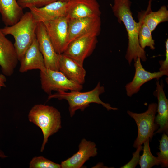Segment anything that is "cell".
Instances as JSON below:
<instances>
[{"label":"cell","instance_id":"15","mask_svg":"<svg viewBox=\"0 0 168 168\" xmlns=\"http://www.w3.org/2000/svg\"><path fill=\"white\" fill-rule=\"evenodd\" d=\"M67 2L58 1L48 4L41 7L30 8L37 23H44L66 16Z\"/></svg>","mask_w":168,"mask_h":168},{"label":"cell","instance_id":"9","mask_svg":"<svg viewBox=\"0 0 168 168\" xmlns=\"http://www.w3.org/2000/svg\"><path fill=\"white\" fill-rule=\"evenodd\" d=\"M36 35L40 50L46 68L59 71L60 54L56 52L43 23H38Z\"/></svg>","mask_w":168,"mask_h":168},{"label":"cell","instance_id":"26","mask_svg":"<svg viewBox=\"0 0 168 168\" xmlns=\"http://www.w3.org/2000/svg\"><path fill=\"white\" fill-rule=\"evenodd\" d=\"M143 147L140 145L136 148V151L133 153V157L128 163L120 167V168H135L139 163L140 159V153L142 150Z\"/></svg>","mask_w":168,"mask_h":168},{"label":"cell","instance_id":"4","mask_svg":"<svg viewBox=\"0 0 168 168\" xmlns=\"http://www.w3.org/2000/svg\"><path fill=\"white\" fill-rule=\"evenodd\" d=\"M28 118L30 122L40 128L42 131L43 140L40 149L42 152L49 137L62 128L60 113L53 106L38 104L34 105L30 110Z\"/></svg>","mask_w":168,"mask_h":168},{"label":"cell","instance_id":"23","mask_svg":"<svg viewBox=\"0 0 168 168\" xmlns=\"http://www.w3.org/2000/svg\"><path fill=\"white\" fill-rule=\"evenodd\" d=\"M159 152L156 153L157 158L160 165L163 168L168 167V135L163 133L161 139L159 140Z\"/></svg>","mask_w":168,"mask_h":168},{"label":"cell","instance_id":"29","mask_svg":"<svg viewBox=\"0 0 168 168\" xmlns=\"http://www.w3.org/2000/svg\"><path fill=\"white\" fill-rule=\"evenodd\" d=\"M7 157V156L3 152L0 150V158H4Z\"/></svg>","mask_w":168,"mask_h":168},{"label":"cell","instance_id":"22","mask_svg":"<svg viewBox=\"0 0 168 168\" xmlns=\"http://www.w3.org/2000/svg\"><path fill=\"white\" fill-rule=\"evenodd\" d=\"M150 141L148 139L143 143V153L140 156L139 162L141 168H151L154 166L160 165L157 157L153 156L151 153L149 146Z\"/></svg>","mask_w":168,"mask_h":168},{"label":"cell","instance_id":"17","mask_svg":"<svg viewBox=\"0 0 168 168\" xmlns=\"http://www.w3.org/2000/svg\"><path fill=\"white\" fill-rule=\"evenodd\" d=\"M19 61L20 65L19 71L21 73L33 69H38L41 71L46 68L44 58L39 49L36 38Z\"/></svg>","mask_w":168,"mask_h":168},{"label":"cell","instance_id":"5","mask_svg":"<svg viewBox=\"0 0 168 168\" xmlns=\"http://www.w3.org/2000/svg\"><path fill=\"white\" fill-rule=\"evenodd\" d=\"M157 104L152 103L148 105L145 112L138 113L127 111L128 114L135 121L137 126L138 134L134 141L133 147L136 148L147 140H151L159 126L155 121Z\"/></svg>","mask_w":168,"mask_h":168},{"label":"cell","instance_id":"18","mask_svg":"<svg viewBox=\"0 0 168 168\" xmlns=\"http://www.w3.org/2000/svg\"><path fill=\"white\" fill-rule=\"evenodd\" d=\"M59 71L68 79L82 85L85 82L86 72L82 66L70 58L60 54Z\"/></svg>","mask_w":168,"mask_h":168},{"label":"cell","instance_id":"16","mask_svg":"<svg viewBox=\"0 0 168 168\" xmlns=\"http://www.w3.org/2000/svg\"><path fill=\"white\" fill-rule=\"evenodd\" d=\"M156 81V87L154 92V95L158 99V103L155 116V121L159 126L158 129L154 133H168V100L164 91V84L162 81L159 82L158 79Z\"/></svg>","mask_w":168,"mask_h":168},{"label":"cell","instance_id":"3","mask_svg":"<svg viewBox=\"0 0 168 168\" xmlns=\"http://www.w3.org/2000/svg\"><path fill=\"white\" fill-rule=\"evenodd\" d=\"M105 91V88L101 86L98 82L95 87L92 90L86 92H81L80 91H70L69 92L59 91L54 94L49 95L48 100L56 98L59 100H65L68 102V110L71 117L75 114L78 110L82 111L89 106L91 103L101 105L108 110H117L118 109L111 106L108 103L103 102L100 99V95Z\"/></svg>","mask_w":168,"mask_h":168},{"label":"cell","instance_id":"2","mask_svg":"<svg viewBox=\"0 0 168 168\" xmlns=\"http://www.w3.org/2000/svg\"><path fill=\"white\" fill-rule=\"evenodd\" d=\"M37 23L30 11L24 13L20 20L14 24L6 26L1 28L5 35H11L14 38V45L19 61L21 59L36 38Z\"/></svg>","mask_w":168,"mask_h":168},{"label":"cell","instance_id":"12","mask_svg":"<svg viewBox=\"0 0 168 168\" xmlns=\"http://www.w3.org/2000/svg\"><path fill=\"white\" fill-rule=\"evenodd\" d=\"M0 28V67L2 74L10 76L19 61L14 44L6 37Z\"/></svg>","mask_w":168,"mask_h":168},{"label":"cell","instance_id":"11","mask_svg":"<svg viewBox=\"0 0 168 168\" xmlns=\"http://www.w3.org/2000/svg\"><path fill=\"white\" fill-rule=\"evenodd\" d=\"M96 0H71L67 2L66 16L69 20L100 17Z\"/></svg>","mask_w":168,"mask_h":168},{"label":"cell","instance_id":"24","mask_svg":"<svg viewBox=\"0 0 168 168\" xmlns=\"http://www.w3.org/2000/svg\"><path fill=\"white\" fill-rule=\"evenodd\" d=\"M30 168H60V164L55 163L42 156H35L30 161Z\"/></svg>","mask_w":168,"mask_h":168},{"label":"cell","instance_id":"28","mask_svg":"<svg viewBox=\"0 0 168 168\" xmlns=\"http://www.w3.org/2000/svg\"><path fill=\"white\" fill-rule=\"evenodd\" d=\"M3 74H0V90L3 87H6V78Z\"/></svg>","mask_w":168,"mask_h":168},{"label":"cell","instance_id":"6","mask_svg":"<svg viewBox=\"0 0 168 168\" xmlns=\"http://www.w3.org/2000/svg\"><path fill=\"white\" fill-rule=\"evenodd\" d=\"M40 80L42 90L49 95L53 91H81L83 85L68 79L63 73L46 68L40 71Z\"/></svg>","mask_w":168,"mask_h":168},{"label":"cell","instance_id":"7","mask_svg":"<svg viewBox=\"0 0 168 168\" xmlns=\"http://www.w3.org/2000/svg\"><path fill=\"white\" fill-rule=\"evenodd\" d=\"M97 41V36L95 35H82L71 41L62 54L83 66L84 60L92 54Z\"/></svg>","mask_w":168,"mask_h":168},{"label":"cell","instance_id":"19","mask_svg":"<svg viewBox=\"0 0 168 168\" xmlns=\"http://www.w3.org/2000/svg\"><path fill=\"white\" fill-rule=\"evenodd\" d=\"M152 0H149L146 11L139 12L138 14L139 21L144 23L152 32L157 25L168 21V10L166 6H162L158 10L152 12L151 6Z\"/></svg>","mask_w":168,"mask_h":168},{"label":"cell","instance_id":"1","mask_svg":"<svg viewBox=\"0 0 168 168\" xmlns=\"http://www.w3.org/2000/svg\"><path fill=\"white\" fill-rule=\"evenodd\" d=\"M130 0H114L112 10L119 22H122L126 28L128 37V45L125 58L129 65L139 58L145 62L147 58L144 49L140 47L138 41L139 23L133 19L130 9Z\"/></svg>","mask_w":168,"mask_h":168},{"label":"cell","instance_id":"14","mask_svg":"<svg viewBox=\"0 0 168 168\" xmlns=\"http://www.w3.org/2000/svg\"><path fill=\"white\" fill-rule=\"evenodd\" d=\"M96 145L93 142L82 139L78 146L79 150L72 156L62 161V168H80L91 157L97 154Z\"/></svg>","mask_w":168,"mask_h":168},{"label":"cell","instance_id":"27","mask_svg":"<svg viewBox=\"0 0 168 168\" xmlns=\"http://www.w3.org/2000/svg\"><path fill=\"white\" fill-rule=\"evenodd\" d=\"M166 48V58L164 60L159 61L160 65L159 71L168 70V39H167L165 42Z\"/></svg>","mask_w":168,"mask_h":168},{"label":"cell","instance_id":"10","mask_svg":"<svg viewBox=\"0 0 168 168\" xmlns=\"http://www.w3.org/2000/svg\"><path fill=\"white\" fill-rule=\"evenodd\" d=\"M100 17L69 20L68 44L76 38L87 34L98 36L101 29Z\"/></svg>","mask_w":168,"mask_h":168},{"label":"cell","instance_id":"20","mask_svg":"<svg viewBox=\"0 0 168 168\" xmlns=\"http://www.w3.org/2000/svg\"><path fill=\"white\" fill-rule=\"evenodd\" d=\"M24 14L16 0H0V14L6 26L16 23Z\"/></svg>","mask_w":168,"mask_h":168},{"label":"cell","instance_id":"8","mask_svg":"<svg viewBox=\"0 0 168 168\" xmlns=\"http://www.w3.org/2000/svg\"><path fill=\"white\" fill-rule=\"evenodd\" d=\"M69 22L68 19L63 16L43 23L54 47L58 54H63L68 44Z\"/></svg>","mask_w":168,"mask_h":168},{"label":"cell","instance_id":"13","mask_svg":"<svg viewBox=\"0 0 168 168\" xmlns=\"http://www.w3.org/2000/svg\"><path fill=\"white\" fill-rule=\"evenodd\" d=\"M141 60L138 58L134 62V76L132 81L125 86L126 94L128 97H131L137 93L141 86L148 81L154 79H158L163 76L168 75V70L159 71L154 72L146 71L142 66Z\"/></svg>","mask_w":168,"mask_h":168},{"label":"cell","instance_id":"21","mask_svg":"<svg viewBox=\"0 0 168 168\" xmlns=\"http://www.w3.org/2000/svg\"><path fill=\"white\" fill-rule=\"evenodd\" d=\"M138 33V38L139 45L143 49L146 47H149L152 50L155 49V41L152 39V32L144 23L140 21Z\"/></svg>","mask_w":168,"mask_h":168},{"label":"cell","instance_id":"25","mask_svg":"<svg viewBox=\"0 0 168 168\" xmlns=\"http://www.w3.org/2000/svg\"><path fill=\"white\" fill-rule=\"evenodd\" d=\"M19 6L23 9L32 7H41L56 1L68 2L71 0H16Z\"/></svg>","mask_w":168,"mask_h":168}]
</instances>
